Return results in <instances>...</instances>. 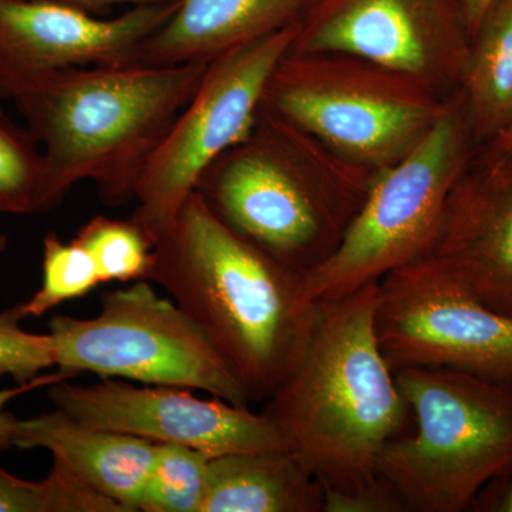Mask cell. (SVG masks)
I'll return each instance as SVG.
<instances>
[{"instance_id": "44dd1931", "label": "cell", "mask_w": 512, "mask_h": 512, "mask_svg": "<svg viewBox=\"0 0 512 512\" xmlns=\"http://www.w3.org/2000/svg\"><path fill=\"white\" fill-rule=\"evenodd\" d=\"M211 458L183 444H158L138 511L201 512Z\"/></svg>"}, {"instance_id": "83f0119b", "label": "cell", "mask_w": 512, "mask_h": 512, "mask_svg": "<svg viewBox=\"0 0 512 512\" xmlns=\"http://www.w3.org/2000/svg\"><path fill=\"white\" fill-rule=\"evenodd\" d=\"M47 2L62 3V5L73 6V8L86 10L93 15H103L116 6L130 5H153V3H168L175 0H47Z\"/></svg>"}, {"instance_id": "3957f363", "label": "cell", "mask_w": 512, "mask_h": 512, "mask_svg": "<svg viewBox=\"0 0 512 512\" xmlns=\"http://www.w3.org/2000/svg\"><path fill=\"white\" fill-rule=\"evenodd\" d=\"M376 301L377 284L320 301L308 348L262 412L325 491L349 493L382 476L384 447L412 427L377 339Z\"/></svg>"}, {"instance_id": "ffe728a7", "label": "cell", "mask_w": 512, "mask_h": 512, "mask_svg": "<svg viewBox=\"0 0 512 512\" xmlns=\"http://www.w3.org/2000/svg\"><path fill=\"white\" fill-rule=\"evenodd\" d=\"M92 256L101 285L148 281L154 244L133 220L90 218L73 238Z\"/></svg>"}, {"instance_id": "52a82bcc", "label": "cell", "mask_w": 512, "mask_h": 512, "mask_svg": "<svg viewBox=\"0 0 512 512\" xmlns=\"http://www.w3.org/2000/svg\"><path fill=\"white\" fill-rule=\"evenodd\" d=\"M474 148L457 90L430 133L376 175L338 247L306 274L309 296L320 302L348 295L429 255L448 194Z\"/></svg>"}, {"instance_id": "f1b7e54d", "label": "cell", "mask_w": 512, "mask_h": 512, "mask_svg": "<svg viewBox=\"0 0 512 512\" xmlns=\"http://www.w3.org/2000/svg\"><path fill=\"white\" fill-rule=\"evenodd\" d=\"M493 2L494 0H463L471 37L477 32L481 20H483L485 13H487V10L493 5Z\"/></svg>"}, {"instance_id": "30bf717a", "label": "cell", "mask_w": 512, "mask_h": 512, "mask_svg": "<svg viewBox=\"0 0 512 512\" xmlns=\"http://www.w3.org/2000/svg\"><path fill=\"white\" fill-rule=\"evenodd\" d=\"M375 326L393 372L447 367L512 383V318L474 298L434 256L377 282Z\"/></svg>"}, {"instance_id": "7a4b0ae2", "label": "cell", "mask_w": 512, "mask_h": 512, "mask_svg": "<svg viewBox=\"0 0 512 512\" xmlns=\"http://www.w3.org/2000/svg\"><path fill=\"white\" fill-rule=\"evenodd\" d=\"M208 63L70 67L0 83L45 154L53 207L82 181L110 207L134 201Z\"/></svg>"}, {"instance_id": "7c38bea8", "label": "cell", "mask_w": 512, "mask_h": 512, "mask_svg": "<svg viewBox=\"0 0 512 512\" xmlns=\"http://www.w3.org/2000/svg\"><path fill=\"white\" fill-rule=\"evenodd\" d=\"M55 409L94 429L130 434L153 443L195 448L210 457L286 448L264 413L220 397L204 400L190 389L137 387L123 379L82 386L62 380L49 386Z\"/></svg>"}, {"instance_id": "4dcf8cb0", "label": "cell", "mask_w": 512, "mask_h": 512, "mask_svg": "<svg viewBox=\"0 0 512 512\" xmlns=\"http://www.w3.org/2000/svg\"><path fill=\"white\" fill-rule=\"evenodd\" d=\"M8 245V237H6L5 234H2V232H0V254H3V252H5L6 249H8Z\"/></svg>"}, {"instance_id": "2e32d148", "label": "cell", "mask_w": 512, "mask_h": 512, "mask_svg": "<svg viewBox=\"0 0 512 512\" xmlns=\"http://www.w3.org/2000/svg\"><path fill=\"white\" fill-rule=\"evenodd\" d=\"M318 0H178L144 43L138 66L208 63L234 47L295 26Z\"/></svg>"}, {"instance_id": "6da1fadb", "label": "cell", "mask_w": 512, "mask_h": 512, "mask_svg": "<svg viewBox=\"0 0 512 512\" xmlns=\"http://www.w3.org/2000/svg\"><path fill=\"white\" fill-rule=\"evenodd\" d=\"M148 281L210 339L251 403L291 375L319 320L305 275L225 227L195 191L154 242Z\"/></svg>"}, {"instance_id": "4316f807", "label": "cell", "mask_w": 512, "mask_h": 512, "mask_svg": "<svg viewBox=\"0 0 512 512\" xmlns=\"http://www.w3.org/2000/svg\"><path fill=\"white\" fill-rule=\"evenodd\" d=\"M470 511L512 512V470L488 481L478 491Z\"/></svg>"}, {"instance_id": "d6986e66", "label": "cell", "mask_w": 512, "mask_h": 512, "mask_svg": "<svg viewBox=\"0 0 512 512\" xmlns=\"http://www.w3.org/2000/svg\"><path fill=\"white\" fill-rule=\"evenodd\" d=\"M53 208L42 148L29 128L0 111V212L33 215Z\"/></svg>"}, {"instance_id": "f546056e", "label": "cell", "mask_w": 512, "mask_h": 512, "mask_svg": "<svg viewBox=\"0 0 512 512\" xmlns=\"http://www.w3.org/2000/svg\"><path fill=\"white\" fill-rule=\"evenodd\" d=\"M484 146H490L495 148H511L512 147V123L507 130H504L500 136L495 137L490 143L484 144ZM481 147V146H480Z\"/></svg>"}, {"instance_id": "7402d4cb", "label": "cell", "mask_w": 512, "mask_h": 512, "mask_svg": "<svg viewBox=\"0 0 512 512\" xmlns=\"http://www.w3.org/2000/svg\"><path fill=\"white\" fill-rule=\"evenodd\" d=\"M101 285L89 252L74 239L64 242L56 232L43 238L42 285L25 302L28 316L46 315L64 302L83 298Z\"/></svg>"}, {"instance_id": "8992f818", "label": "cell", "mask_w": 512, "mask_h": 512, "mask_svg": "<svg viewBox=\"0 0 512 512\" xmlns=\"http://www.w3.org/2000/svg\"><path fill=\"white\" fill-rule=\"evenodd\" d=\"M448 99L429 84L348 55L288 53L262 106L373 173L406 157L436 126Z\"/></svg>"}, {"instance_id": "8fae6325", "label": "cell", "mask_w": 512, "mask_h": 512, "mask_svg": "<svg viewBox=\"0 0 512 512\" xmlns=\"http://www.w3.org/2000/svg\"><path fill=\"white\" fill-rule=\"evenodd\" d=\"M471 33L463 0H318L288 53H348L429 84L460 89Z\"/></svg>"}, {"instance_id": "9c48e42d", "label": "cell", "mask_w": 512, "mask_h": 512, "mask_svg": "<svg viewBox=\"0 0 512 512\" xmlns=\"http://www.w3.org/2000/svg\"><path fill=\"white\" fill-rule=\"evenodd\" d=\"M295 26L234 47L208 63L134 195L130 218L153 244L173 224L205 170L254 127L269 79L291 49Z\"/></svg>"}, {"instance_id": "d4e9b609", "label": "cell", "mask_w": 512, "mask_h": 512, "mask_svg": "<svg viewBox=\"0 0 512 512\" xmlns=\"http://www.w3.org/2000/svg\"><path fill=\"white\" fill-rule=\"evenodd\" d=\"M323 512H407L402 495L383 476L349 493L325 491Z\"/></svg>"}, {"instance_id": "277c9868", "label": "cell", "mask_w": 512, "mask_h": 512, "mask_svg": "<svg viewBox=\"0 0 512 512\" xmlns=\"http://www.w3.org/2000/svg\"><path fill=\"white\" fill-rule=\"evenodd\" d=\"M377 174L261 106L195 192L225 227L306 276L338 247Z\"/></svg>"}, {"instance_id": "e0dca14e", "label": "cell", "mask_w": 512, "mask_h": 512, "mask_svg": "<svg viewBox=\"0 0 512 512\" xmlns=\"http://www.w3.org/2000/svg\"><path fill=\"white\" fill-rule=\"evenodd\" d=\"M323 504L322 484L281 448L212 457L201 512H323Z\"/></svg>"}, {"instance_id": "ac0fdd59", "label": "cell", "mask_w": 512, "mask_h": 512, "mask_svg": "<svg viewBox=\"0 0 512 512\" xmlns=\"http://www.w3.org/2000/svg\"><path fill=\"white\" fill-rule=\"evenodd\" d=\"M474 146L500 136L512 123V0H494L477 32L461 79Z\"/></svg>"}, {"instance_id": "484cf974", "label": "cell", "mask_w": 512, "mask_h": 512, "mask_svg": "<svg viewBox=\"0 0 512 512\" xmlns=\"http://www.w3.org/2000/svg\"><path fill=\"white\" fill-rule=\"evenodd\" d=\"M74 377L70 373L63 372V370H56L55 373L36 377L32 382L25 384H18L12 389L0 390V454L9 451L10 448L15 447L13 444V436H15L16 419L12 413L6 412V404L16 397L22 396L33 390L40 389V387H49L50 384L62 382V380H70Z\"/></svg>"}, {"instance_id": "5bb4252c", "label": "cell", "mask_w": 512, "mask_h": 512, "mask_svg": "<svg viewBox=\"0 0 512 512\" xmlns=\"http://www.w3.org/2000/svg\"><path fill=\"white\" fill-rule=\"evenodd\" d=\"M429 255L474 298L512 318V147L474 148Z\"/></svg>"}, {"instance_id": "4fadbf2b", "label": "cell", "mask_w": 512, "mask_h": 512, "mask_svg": "<svg viewBox=\"0 0 512 512\" xmlns=\"http://www.w3.org/2000/svg\"><path fill=\"white\" fill-rule=\"evenodd\" d=\"M178 0L133 6L114 18L47 0H0V83L70 67L136 64Z\"/></svg>"}, {"instance_id": "603a6c76", "label": "cell", "mask_w": 512, "mask_h": 512, "mask_svg": "<svg viewBox=\"0 0 512 512\" xmlns=\"http://www.w3.org/2000/svg\"><path fill=\"white\" fill-rule=\"evenodd\" d=\"M0 512H124L56 466L39 481L23 480L0 467Z\"/></svg>"}, {"instance_id": "5b68a950", "label": "cell", "mask_w": 512, "mask_h": 512, "mask_svg": "<svg viewBox=\"0 0 512 512\" xmlns=\"http://www.w3.org/2000/svg\"><path fill=\"white\" fill-rule=\"evenodd\" d=\"M412 430L390 441L380 474L407 512H466L488 481L512 470V383L447 367L394 372Z\"/></svg>"}, {"instance_id": "cb8c5ba5", "label": "cell", "mask_w": 512, "mask_h": 512, "mask_svg": "<svg viewBox=\"0 0 512 512\" xmlns=\"http://www.w3.org/2000/svg\"><path fill=\"white\" fill-rule=\"evenodd\" d=\"M26 318L25 302L0 312V379L9 376L18 384L32 382L43 370L56 367L52 336L26 332L22 328Z\"/></svg>"}, {"instance_id": "9a60e30c", "label": "cell", "mask_w": 512, "mask_h": 512, "mask_svg": "<svg viewBox=\"0 0 512 512\" xmlns=\"http://www.w3.org/2000/svg\"><path fill=\"white\" fill-rule=\"evenodd\" d=\"M13 444L49 451L53 466L124 512L138 511L158 448L150 440L86 426L59 409L16 421Z\"/></svg>"}, {"instance_id": "ba28073f", "label": "cell", "mask_w": 512, "mask_h": 512, "mask_svg": "<svg viewBox=\"0 0 512 512\" xmlns=\"http://www.w3.org/2000/svg\"><path fill=\"white\" fill-rule=\"evenodd\" d=\"M49 333L57 370L151 386L202 390L238 406L251 403L210 339L150 281L103 293L99 315H56Z\"/></svg>"}]
</instances>
